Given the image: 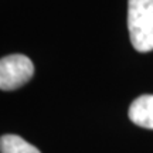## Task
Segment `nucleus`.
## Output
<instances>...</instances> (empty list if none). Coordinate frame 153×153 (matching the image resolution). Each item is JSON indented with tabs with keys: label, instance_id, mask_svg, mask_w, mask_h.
I'll use <instances>...</instances> for the list:
<instances>
[{
	"label": "nucleus",
	"instance_id": "7ed1b4c3",
	"mask_svg": "<svg viewBox=\"0 0 153 153\" xmlns=\"http://www.w3.org/2000/svg\"><path fill=\"white\" fill-rule=\"evenodd\" d=\"M129 119L135 125L153 129V95H140L129 106Z\"/></svg>",
	"mask_w": 153,
	"mask_h": 153
},
{
	"label": "nucleus",
	"instance_id": "f257e3e1",
	"mask_svg": "<svg viewBox=\"0 0 153 153\" xmlns=\"http://www.w3.org/2000/svg\"><path fill=\"white\" fill-rule=\"evenodd\" d=\"M128 28L133 48L139 53L153 50V0L128 1Z\"/></svg>",
	"mask_w": 153,
	"mask_h": 153
},
{
	"label": "nucleus",
	"instance_id": "20e7f679",
	"mask_svg": "<svg viewBox=\"0 0 153 153\" xmlns=\"http://www.w3.org/2000/svg\"><path fill=\"white\" fill-rule=\"evenodd\" d=\"M1 153H41L36 146L26 142L17 135H3L0 137Z\"/></svg>",
	"mask_w": 153,
	"mask_h": 153
},
{
	"label": "nucleus",
	"instance_id": "f03ea898",
	"mask_svg": "<svg viewBox=\"0 0 153 153\" xmlns=\"http://www.w3.org/2000/svg\"><path fill=\"white\" fill-rule=\"evenodd\" d=\"M34 75V64L23 54H11L0 60V89L13 91L27 84Z\"/></svg>",
	"mask_w": 153,
	"mask_h": 153
}]
</instances>
